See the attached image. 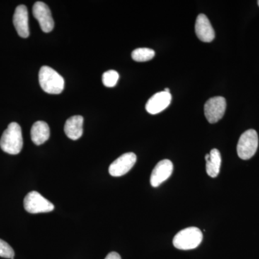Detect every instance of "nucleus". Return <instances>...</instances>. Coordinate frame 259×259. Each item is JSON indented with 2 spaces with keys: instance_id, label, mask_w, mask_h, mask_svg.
Segmentation results:
<instances>
[{
  "instance_id": "20",
  "label": "nucleus",
  "mask_w": 259,
  "mask_h": 259,
  "mask_svg": "<svg viewBox=\"0 0 259 259\" xmlns=\"http://www.w3.org/2000/svg\"><path fill=\"white\" fill-rule=\"evenodd\" d=\"M164 92H166V93H170L169 89H168V88L165 89Z\"/></svg>"
},
{
  "instance_id": "8",
  "label": "nucleus",
  "mask_w": 259,
  "mask_h": 259,
  "mask_svg": "<svg viewBox=\"0 0 259 259\" xmlns=\"http://www.w3.org/2000/svg\"><path fill=\"white\" fill-rule=\"evenodd\" d=\"M137 157L134 153H126L112 162L109 167V173L112 177H122L134 166Z\"/></svg>"
},
{
  "instance_id": "18",
  "label": "nucleus",
  "mask_w": 259,
  "mask_h": 259,
  "mask_svg": "<svg viewBox=\"0 0 259 259\" xmlns=\"http://www.w3.org/2000/svg\"><path fill=\"white\" fill-rule=\"evenodd\" d=\"M0 256L3 258L14 259L15 252L7 242L0 239Z\"/></svg>"
},
{
  "instance_id": "7",
  "label": "nucleus",
  "mask_w": 259,
  "mask_h": 259,
  "mask_svg": "<svg viewBox=\"0 0 259 259\" xmlns=\"http://www.w3.org/2000/svg\"><path fill=\"white\" fill-rule=\"evenodd\" d=\"M32 14L40 24L44 32H49L54 28V21L51 10L48 5L42 2H36L32 7Z\"/></svg>"
},
{
  "instance_id": "12",
  "label": "nucleus",
  "mask_w": 259,
  "mask_h": 259,
  "mask_svg": "<svg viewBox=\"0 0 259 259\" xmlns=\"http://www.w3.org/2000/svg\"><path fill=\"white\" fill-rule=\"evenodd\" d=\"M15 28L20 37L26 38L30 35L28 25V9L25 5H19L15 9L13 16Z\"/></svg>"
},
{
  "instance_id": "15",
  "label": "nucleus",
  "mask_w": 259,
  "mask_h": 259,
  "mask_svg": "<svg viewBox=\"0 0 259 259\" xmlns=\"http://www.w3.org/2000/svg\"><path fill=\"white\" fill-rule=\"evenodd\" d=\"M206 171L209 177L215 178L219 175L221 166V155L216 148L205 155Z\"/></svg>"
},
{
  "instance_id": "1",
  "label": "nucleus",
  "mask_w": 259,
  "mask_h": 259,
  "mask_svg": "<svg viewBox=\"0 0 259 259\" xmlns=\"http://www.w3.org/2000/svg\"><path fill=\"white\" fill-rule=\"evenodd\" d=\"M23 146L21 127L17 122H11L2 136L0 147L5 153L16 155L22 151Z\"/></svg>"
},
{
  "instance_id": "6",
  "label": "nucleus",
  "mask_w": 259,
  "mask_h": 259,
  "mask_svg": "<svg viewBox=\"0 0 259 259\" xmlns=\"http://www.w3.org/2000/svg\"><path fill=\"white\" fill-rule=\"evenodd\" d=\"M204 115L209 123H215L223 118L226 110V100L223 97H214L206 102Z\"/></svg>"
},
{
  "instance_id": "16",
  "label": "nucleus",
  "mask_w": 259,
  "mask_h": 259,
  "mask_svg": "<svg viewBox=\"0 0 259 259\" xmlns=\"http://www.w3.org/2000/svg\"><path fill=\"white\" fill-rule=\"evenodd\" d=\"M132 59L138 62H145L151 60L155 56V51L147 48H140L135 49L132 52Z\"/></svg>"
},
{
  "instance_id": "10",
  "label": "nucleus",
  "mask_w": 259,
  "mask_h": 259,
  "mask_svg": "<svg viewBox=\"0 0 259 259\" xmlns=\"http://www.w3.org/2000/svg\"><path fill=\"white\" fill-rule=\"evenodd\" d=\"M171 94L166 92L155 94L146 103V110L151 115L160 113L168 107L171 103Z\"/></svg>"
},
{
  "instance_id": "14",
  "label": "nucleus",
  "mask_w": 259,
  "mask_h": 259,
  "mask_svg": "<svg viewBox=\"0 0 259 259\" xmlns=\"http://www.w3.org/2000/svg\"><path fill=\"white\" fill-rule=\"evenodd\" d=\"M31 139L37 146H40L49 140L50 137V128L48 124L44 121H37L32 126Z\"/></svg>"
},
{
  "instance_id": "11",
  "label": "nucleus",
  "mask_w": 259,
  "mask_h": 259,
  "mask_svg": "<svg viewBox=\"0 0 259 259\" xmlns=\"http://www.w3.org/2000/svg\"><path fill=\"white\" fill-rule=\"evenodd\" d=\"M195 32L201 41L210 42L214 40V29L205 15L199 14L197 16L195 23Z\"/></svg>"
},
{
  "instance_id": "4",
  "label": "nucleus",
  "mask_w": 259,
  "mask_h": 259,
  "mask_svg": "<svg viewBox=\"0 0 259 259\" xmlns=\"http://www.w3.org/2000/svg\"><path fill=\"white\" fill-rule=\"evenodd\" d=\"M258 146V137L255 130L250 129L241 135L237 145L238 156L243 160H248L254 156Z\"/></svg>"
},
{
  "instance_id": "9",
  "label": "nucleus",
  "mask_w": 259,
  "mask_h": 259,
  "mask_svg": "<svg viewBox=\"0 0 259 259\" xmlns=\"http://www.w3.org/2000/svg\"><path fill=\"white\" fill-rule=\"evenodd\" d=\"M174 165L170 160L164 159L158 162L153 168L151 175V185L153 187H158L163 182L168 180L173 173Z\"/></svg>"
},
{
  "instance_id": "2",
  "label": "nucleus",
  "mask_w": 259,
  "mask_h": 259,
  "mask_svg": "<svg viewBox=\"0 0 259 259\" xmlns=\"http://www.w3.org/2000/svg\"><path fill=\"white\" fill-rule=\"evenodd\" d=\"M39 83L42 90L51 95H59L64 89V79L57 71L48 66L39 71Z\"/></svg>"
},
{
  "instance_id": "5",
  "label": "nucleus",
  "mask_w": 259,
  "mask_h": 259,
  "mask_svg": "<svg viewBox=\"0 0 259 259\" xmlns=\"http://www.w3.org/2000/svg\"><path fill=\"white\" fill-rule=\"evenodd\" d=\"M25 210L32 214L50 212L54 210V205L39 192L32 191L29 192L24 199Z\"/></svg>"
},
{
  "instance_id": "13",
  "label": "nucleus",
  "mask_w": 259,
  "mask_h": 259,
  "mask_svg": "<svg viewBox=\"0 0 259 259\" xmlns=\"http://www.w3.org/2000/svg\"><path fill=\"white\" fill-rule=\"evenodd\" d=\"M83 118L82 116L74 115L66 120L64 125V132L69 139L78 140L83 134Z\"/></svg>"
},
{
  "instance_id": "19",
  "label": "nucleus",
  "mask_w": 259,
  "mask_h": 259,
  "mask_svg": "<svg viewBox=\"0 0 259 259\" xmlns=\"http://www.w3.org/2000/svg\"><path fill=\"white\" fill-rule=\"evenodd\" d=\"M105 259H122L121 258V256L118 253H116V252H111V253H109L108 255H107L106 258Z\"/></svg>"
},
{
  "instance_id": "21",
  "label": "nucleus",
  "mask_w": 259,
  "mask_h": 259,
  "mask_svg": "<svg viewBox=\"0 0 259 259\" xmlns=\"http://www.w3.org/2000/svg\"><path fill=\"white\" fill-rule=\"evenodd\" d=\"M258 6H259V0L258 1Z\"/></svg>"
},
{
  "instance_id": "17",
  "label": "nucleus",
  "mask_w": 259,
  "mask_h": 259,
  "mask_svg": "<svg viewBox=\"0 0 259 259\" xmlns=\"http://www.w3.org/2000/svg\"><path fill=\"white\" fill-rule=\"evenodd\" d=\"M119 79V74L114 70H110L102 75V82L107 88H113L117 84Z\"/></svg>"
},
{
  "instance_id": "3",
  "label": "nucleus",
  "mask_w": 259,
  "mask_h": 259,
  "mask_svg": "<svg viewBox=\"0 0 259 259\" xmlns=\"http://www.w3.org/2000/svg\"><path fill=\"white\" fill-rule=\"evenodd\" d=\"M203 235L196 227H190L179 232L173 239L175 248L180 250H192L197 248L202 243Z\"/></svg>"
}]
</instances>
